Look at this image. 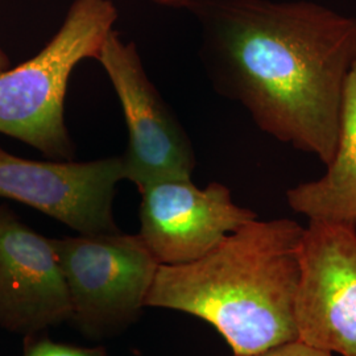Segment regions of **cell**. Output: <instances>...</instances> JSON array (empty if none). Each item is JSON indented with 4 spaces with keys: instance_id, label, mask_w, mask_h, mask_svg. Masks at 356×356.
I'll return each mask as SVG.
<instances>
[{
    "instance_id": "obj_1",
    "label": "cell",
    "mask_w": 356,
    "mask_h": 356,
    "mask_svg": "<svg viewBox=\"0 0 356 356\" xmlns=\"http://www.w3.org/2000/svg\"><path fill=\"white\" fill-rule=\"evenodd\" d=\"M191 10L216 91L260 131L327 165L356 63V17L306 0H207Z\"/></svg>"
},
{
    "instance_id": "obj_2",
    "label": "cell",
    "mask_w": 356,
    "mask_h": 356,
    "mask_svg": "<svg viewBox=\"0 0 356 356\" xmlns=\"http://www.w3.org/2000/svg\"><path fill=\"white\" fill-rule=\"evenodd\" d=\"M302 232L289 218H256L198 260L160 266L145 306L204 319L232 355L297 339L293 306Z\"/></svg>"
},
{
    "instance_id": "obj_3",
    "label": "cell",
    "mask_w": 356,
    "mask_h": 356,
    "mask_svg": "<svg viewBox=\"0 0 356 356\" xmlns=\"http://www.w3.org/2000/svg\"><path fill=\"white\" fill-rule=\"evenodd\" d=\"M116 20L113 0H74L36 56L0 72V134L51 160H73L76 148L65 123L69 81L76 65L95 60Z\"/></svg>"
},
{
    "instance_id": "obj_4",
    "label": "cell",
    "mask_w": 356,
    "mask_h": 356,
    "mask_svg": "<svg viewBox=\"0 0 356 356\" xmlns=\"http://www.w3.org/2000/svg\"><path fill=\"white\" fill-rule=\"evenodd\" d=\"M53 244L72 306L69 322L85 337H113L139 318L160 267L139 234H79Z\"/></svg>"
},
{
    "instance_id": "obj_5",
    "label": "cell",
    "mask_w": 356,
    "mask_h": 356,
    "mask_svg": "<svg viewBox=\"0 0 356 356\" xmlns=\"http://www.w3.org/2000/svg\"><path fill=\"white\" fill-rule=\"evenodd\" d=\"M108 76L128 129L122 156L124 179L139 191L165 179H188L197 166L186 131L161 98L134 42L111 31L95 57Z\"/></svg>"
},
{
    "instance_id": "obj_6",
    "label": "cell",
    "mask_w": 356,
    "mask_h": 356,
    "mask_svg": "<svg viewBox=\"0 0 356 356\" xmlns=\"http://www.w3.org/2000/svg\"><path fill=\"white\" fill-rule=\"evenodd\" d=\"M298 266L297 338L332 355L356 356V229L309 222Z\"/></svg>"
},
{
    "instance_id": "obj_7",
    "label": "cell",
    "mask_w": 356,
    "mask_h": 356,
    "mask_svg": "<svg viewBox=\"0 0 356 356\" xmlns=\"http://www.w3.org/2000/svg\"><path fill=\"white\" fill-rule=\"evenodd\" d=\"M124 179L122 156L38 161L0 147V198L26 204L81 235L118 232L113 204Z\"/></svg>"
},
{
    "instance_id": "obj_8",
    "label": "cell",
    "mask_w": 356,
    "mask_h": 356,
    "mask_svg": "<svg viewBox=\"0 0 356 356\" xmlns=\"http://www.w3.org/2000/svg\"><path fill=\"white\" fill-rule=\"evenodd\" d=\"M141 193V239L160 266L198 260L229 234L257 218L235 204L227 186L198 188L188 179H165Z\"/></svg>"
},
{
    "instance_id": "obj_9",
    "label": "cell",
    "mask_w": 356,
    "mask_h": 356,
    "mask_svg": "<svg viewBox=\"0 0 356 356\" xmlns=\"http://www.w3.org/2000/svg\"><path fill=\"white\" fill-rule=\"evenodd\" d=\"M70 317L69 293L53 239L0 204V327L26 338Z\"/></svg>"
},
{
    "instance_id": "obj_10",
    "label": "cell",
    "mask_w": 356,
    "mask_h": 356,
    "mask_svg": "<svg viewBox=\"0 0 356 356\" xmlns=\"http://www.w3.org/2000/svg\"><path fill=\"white\" fill-rule=\"evenodd\" d=\"M326 172L286 191L294 213L309 222L356 229V63L344 89L335 149Z\"/></svg>"
},
{
    "instance_id": "obj_11",
    "label": "cell",
    "mask_w": 356,
    "mask_h": 356,
    "mask_svg": "<svg viewBox=\"0 0 356 356\" xmlns=\"http://www.w3.org/2000/svg\"><path fill=\"white\" fill-rule=\"evenodd\" d=\"M22 356H107L103 347H79L74 344L54 342L41 334L24 338Z\"/></svg>"
},
{
    "instance_id": "obj_12",
    "label": "cell",
    "mask_w": 356,
    "mask_h": 356,
    "mask_svg": "<svg viewBox=\"0 0 356 356\" xmlns=\"http://www.w3.org/2000/svg\"><path fill=\"white\" fill-rule=\"evenodd\" d=\"M232 356H334L330 353L317 348L314 346L305 343L302 341L293 339L289 342L276 344L272 347H268L266 350L257 351L254 354H245V355Z\"/></svg>"
},
{
    "instance_id": "obj_13",
    "label": "cell",
    "mask_w": 356,
    "mask_h": 356,
    "mask_svg": "<svg viewBox=\"0 0 356 356\" xmlns=\"http://www.w3.org/2000/svg\"><path fill=\"white\" fill-rule=\"evenodd\" d=\"M154 4L161 7H169V8H189L194 7L195 4L204 3L207 0H152Z\"/></svg>"
},
{
    "instance_id": "obj_14",
    "label": "cell",
    "mask_w": 356,
    "mask_h": 356,
    "mask_svg": "<svg viewBox=\"0 0 356 356\" xmlns=\"http://www.w3.org/2000/svg\"><path fill=\"white\" fill-rule=\"evenodd\" d=\"M11 66V61H10V57L6 51H3V48L0 47V72L8 69Z\"/></svg>"
}]
</instances>
